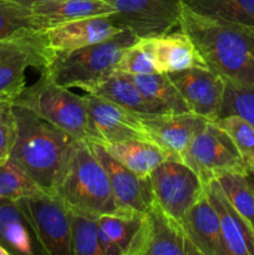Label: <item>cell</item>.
<instances>
[{"label":"cell","mask_w":254,"mask_h":255,"mask_svg":"<svg viewBox=\"0 0 254 255\" xmlns=\"http://www.w3.org/2000/svg\"><path fill=\"white\" fill-rule=\"evenodd\" d=\"M0 255H11V253L9 252V249H6L2 244H0Z\"/></svg>","instance_id":"cell-36"},{"label":"cell","mask_w":254,"mask_h":255,"mask_svg":"<svg viewBox=\"0 0 254 255\" xmlns=\"http://www.w3.org/2000/svg\"><path fill=\"white\" fill-rule=\"evenodd\" d=\"M99 218L74 213L71 216V255H104L100 243Z\"/></svg>","instance_id":"cell-29"},{"label":"cell","mask_w":254,"mask_h":255,"mask_svg":"<svg viewBox=\"0 0 254 255\" xmlns=\"http://www.w3.org/2000/svg\"><path fill=\"white\" fill-rule=\"evenodd\" d=\"M137 39L129 30H122L105 41L55 55L41 72L67 89L84 90L115 71L124 50Z\"/></svg>","instance_id":"cell-4"},{"label":"cell","mask_w":254,"mask_h":255,"mask_svg":"<svg viewBox=\"0 0 254 255\" xmlns=\"http://www.w3.org/2000/svg\"><path fill=\"white\" fill-rule=\"evenodd\" d=\"M32 233L16 202L0 199V244L12 254L36 253Z\"/></svg>","instance_id":"cell-25"},{"label":"cell","mask_w":254,"mask_h":255,"mask_svg":"<svg viewBox=\"0 0 254 255\" xmlns=\"http://www.w3.org/2000/svg\"><path fill=\"white\" fill-rule=\"evenodd\" d=\"M51 59L41 31L19 39L0 40V102L14 104L26 89V69L34 67L41 72Z\"/></svg>","instance_id":"cell-8"},{"label":"cell","mask_w":254,"mask_h":255,"mask_svg":"<svg viewBox=\"0 0 254 255\" xmlns=\"http://www.w3.org/2000/svg\"><path fill=\"white\" fill-rule=\"evenodd\" d=\"M178 26L209 70L224 81L254 86V32L196 14L184 5Z\"/></svg>","instance_id":"cell-1"},{"label":"cell","mask_w":254,"mask_h":255,"mask_svg":"<svg viewBox=\"0 0 254 255\" xmlns=\"http://www.w3.org/2000/svg\"><path fill=\"white\" fill-rule=\"evenodd\" d=\"M17 136L10 158L45 192L54 193L79 139L21 106H15Z\"/></svg>","instance_id":"cell-2"},{"label":"cell","mask_w":254,"mask_h":255,"mask_svg":"<svg viewBox=\"0 0 254 255\" xmlns=\"http://www.w3.org/2000/svg\"><path fill=\"white\" fill-rule=\"evenodd\" d=\"M181 222L154 202L142 213L141 226L128 255H197Z\"/></svg>","instance_id":"cell-11"},{"label":"cell","mask_w":254,"mask_h":255,"mask_svg":"<svg viewBox=\"0 0 254 255\" xmlns=\"http://www.w3.org/2000/svg\"><path fill=\"white\" fill-rule=\"evenodd\" d=\"M206 194L218 214L224 254L254 255V231L232 206L217 179L206 184Z\"/></svg>","instance_id":"cell-17"},{"label":"cell","mask_w":254,"mask_h":255,"mask_svg":"<svg viewBox=\"0 0 254 255\" xmlns=\"http://www.w3.org/2000/svg\"><path fill=\"white\" fill-rule=\"evenodd\" d=\"M115 7L110 15L122 30L137 37H153L179 25L182 0H109Z\"/></svg>","instance_id":"cell-10"},{"label":"cell","mask_w":254,"mask_h":255,"mask_svg":"<svg viewBox=\"0 0 254 255\" xmlns=\"http://www.w3.org/2000/svg\"><path fill=\"white\" fill-rule=\"evenodd\" d=\"M16 136L17 122L14 105L0 102V164L10 158Z\"/></svg>","instance_id":"cell-34"},{"label":"cell","mask_w":254,"mask_h":255,"mask_svg":"<svg viewBox=\"0 0 254 255\" xmlns=\"http://www.w3.org/2000/svg\"><path fill=\"white\" fill-rule=\"evenodd\" d=\"M152 57L159 74L181 71L189 67H207L191 37L182 31L148 37Z\"/></svg>","instance_id":"cell-19"},{"label":"cell","mask_w":254,"mask_h":255,"mask_svg":"<svg viewBox=\"0 0 254 255\" xmlns=\"http://www.w3.org/2000/svg\"><path fill=\"white\" fill-rule=\"evenodd\" d=\"M181 224L199 255H226L218 214L206 193L187 211Z\"/></svg>","instance_id":"cell-18"},{"label":"cell","mask_w":254,"mask_h":255,"mask_svg":"<svg viewBox=\"0 0 254 255\" xmlns=\"http://www.w3.org/2000/svg\"><path fill=\"white\" fill-rule=\"evenodd\" d=\"M110 15L84 17L51 26L41 31L46 50L52 57L105 41L121 32Z\"/></svg>","instance_id":"cell-16"},{"label":"cell","mask_w":254,"mask_h":255,"mask_svg":"<svg viewBox=\"0 0 254 255\" xmlns=\"http://www.w3.org/2000/svg\"><path fill=\"white\" fill-rule=\"evenodd\" d=\"M231 115L242 117L254 127V86L226 81L218 119Z\"/></svg>","instance_id":"cell-31"},{"label":"cell","mask_w":254,"mask_h":255,"mask_svg":"<svg viewBox=\"0 0 254 255\" xmlns=\"http://www.w3.org/2000/svg\"><path fill=\"white\" fill-rule=\"evenodd\" d=\"M42 31L30 7L0 0V40L19 39Z\"/></svg>","instance_id":"cell-28"},{"label":"cell","mask_w":254,"mask_h":255,"mask_svg":"<svg viewBox=\"0 0 254 255\" xmlns=\"http://www.w3.org/2000/svg\"><path fill=\"white\" fill-rule=\"evenodd\" d=\"M54 193L74 213L96 218L121 213L104 166L82 139L75 144Z\"/></svg>","instance_id":"cell-3"},{"label":"cell","mask_w":254,"mask_h":255,"mask_svg":"<svg viewBox=\"0 0 254 255\" xmlns=\"http://www.w3.org/2000/svg\"><path fill=\"white\" fill-rule=\"evenodd\" d=\"M9 1L16 2V4L22 5V6H26L31 9L32 6L37 4H41V2H47V1H54V0H9Z\"/></svg>","instance_id":"cell-35"},{"label":"cell","mask_w":254,"mask_h":255,"mask_svg":"<svg viewBox=\"0 0 254 255\" xmlns=\"http://www.w3.org/2000/svg\"><path fill=\"white\" fill-rule=\"evenodd\" d=\"M142 213L121 212L99 217L100 243L104 255H128L139 226Z\"/></svg>","instance_id":"cell-22"},{"label":"cell","mask_w":254,"mask_h":255,"mask_svg":"<svg viewBox=\"0 0 254 255\" xmlns=\"http://www.w3.org/2000/svg\"><path fill=\"white\" fill-rule=\"evenodd\" d=\"M40 251L49 255L70 254L72 212L57 194L40 192L16 201Z\"/></svg>","instance_id":"cell-6"},{"label":"cell","mask_w":254,"mask_h":255,"mask_svg":"<svg viewBox=\"0 0 254 255\" xmlns=\"http://www.w3.org/2000/svg\"><path fill=\"white\" fill-rule=\"evenodd\" d=\"M101 144L112 157L141 177H148L157 166L171 158L148 139H125Z\"/></svg>","instance_id":"cell-23"},{"label":"cell","mask_w":254,"mask_h":255,"mask_svg":"<svg viewBox=\"0 0 254 255\" xmlns=\"http://www.w3.org/2000/svg\"><path fill=\"white\" fill-rule=\"evenodd\" d=\"M228 201L254 231V181L248 173H224L217 178Z\"/></svg>","instance_id":"cell-27"},{"label":"cell","mask_w":254,"mask_h":255,"mask_svg":"<svg viewBox=\"0 0 254 255\" xmlns=\"http://www.w3.org/2000/svg\"><path fill=\"white\" fill-rule=\"evenodd\" d=\"M106 1H109V0H106Z\"/></svg>","instance_id":"cell-38"},{"label":"cell","mask_w":254,"mask_h":255,"mask_svg":"<svg viewBox=\"0 0 254 255\" xmlns=\"http://www.w3.org/2000/svg\"><path fill=\"white\" fill-rule=\"evenodd\" d=\"M129 76V75H128ZM139 91L166 114H186L189 111L178 89L167 74H148L129 76Z\"/></svg>","instance_id":"cell-26"},{"label":"cell","mask_w":254,"mask_h":255,"mask_svg":"<svg viewBox=\"0 0 254 255\" xmlns=\"http://www.w3.org/2000/svg\"><path fill=\"white\" fill-rule=\"evenodd\" d=\"M148 178L154 202L178 222L206 193V184L198 174L179 159H166Z\"/></svg>","instance_id":"cell-9"},{"label":"cell","mask_w":254,"mask_h":255,"mask_svg":"<svg viewBox=\"0 0 254 255\" xmlns=\"http://www.w3.org/2000/svg\"><path fill=\"white\" fill-rule=\"evenodd\" d=\"M248 174H249V176H251V178L254 181V168L248 169Z\"/></svg>","instance_id":"cell-37"},{"label":"cell","mask_w":254,"mask_h":255,"mask_svg":"<svg viewBox=\"0 0 254 255\" xmlns=\"http://www.w3.org/2000/svg\"><path fill=\"white\" fill-rule=\"evenodd\" d=\"M181 161L191 167L204 184L224 173H248L234 142L214 121L207 122L197 133Z\"/></svg>","instance_id":"cell-7"},{"label":"cell","mask_w":254,"mask_h":255,"mask_svg":"<svg viewBox=\"0 0 254 255\" xmlns=\"http://www.w3.org/2000/svg\"><path fill=\"white\" fill-rule=\"evenodd\" d=\"M139 117L148 141L163 149L171 158L179 161L192 139L208 122L193 112L139 115Z\"/></svg>","instance_id":"cell-15"},{"label":"cell","mask_w":254,"mask_h":255,"mask_svg":"<svg viewBox=\"0 0 254 255\" xmlns=\"http://www.w3.org/2000/svg\"><path fill=\"white\" fill-rule=\"evenodd\" d=\"M168 77L178 89L189 111L208 121L219 117L226 81L208 67H189L169 72Z\"/></svg>","instance_id":"cell-14"},{"label":"cell","mask_w":254,"mask_h":255,"mask_svg":"<svg viewBox=\"0 0 254 255\" xmlns=\"http://www.w3.org/2000/svg\"><path fill=\"white\" fill-rule=\"evenodd\" d=\"M191 11L254 32V0H182Z\"/></svg>","instance_id":"cell-24"},{"label":"cell","mask_w":254,"mask_h":255,"mask_svg":"<svg viewBox=\"0 0 254 255\" xmlns=\"http://www.w3.org/2000/svg\"><path fill=\"white\" fill-rule=\"evenodd\" d=\"M87 143L106 171L120 211L144 213L154 203L148 177H141L127 168L112 157L99 142L87 141Z\"/></svg>","instance_id":"cell-13"},{"label":"cell","mask_w":254,"mask_h":255,"mask_svg":"<svg viewBox=\"0 0 254 255\" xmlns=\"http://www.w3.org/2000/svg\"><path fill=\"white\" fill-rule=\"evenodd\" d=\"M12 105L30 110L75 138L89 139V112L85 96L56 84L42 72L40 79L26 86Z\"/></svg>","instance_id":"cell-5"},{"label":"cell","mask_w":254,"mask_h":255,"mask_svg":"<svg viewBox=\"0 0 254 255\" xmlns=\"http://www.w3.org/2000/svg\"><path fill=\"white\" fill-rule=\"evenodd\" d=\"M214 122L221 126L234 142L246 163L247 171L254 168V127L236 115L221 117Z\"/></svg>","instance_id":"cell-33"},{"label":"cell","mask_w":254,"mask_h":255,"mask_svg":"<svg viewBox=\"0 0 254 255\" xmlns=\"http://www.w3.org/2000/svg\"><path fill=\"white\" fill-rule=\"evenodd\" d=\"M31 10L42 30L72 20L115 12V7L106 0H54L35 5Z\"/></svg>","instance_id":"cell-21"},{"label":"cell","mask_w":254,"mask_h":255,"mask_svg":"<svg viewBox=\"0 0 254 255\" xmlns=\"http://www.w3.org/2000/svg\"><path fill=\"white\" fill-rule=\"evenodd\" d=\"M116 70L129 76L158 72L152 57L148 37H139L127 46L117 62Z\"/></svg>","instance_id":"cell-32"},{"label":"cell","mask_w":254,"mask_h":255,"mask_svg":"<svg viewBox=\"0 0 254 255\" xmlns=\"http://www.w3.org/2000/svg\"><path fill=\"white\" fill-rule=\"evenodd\" d=\"M89 112V139L109 143L125 139H148L138 114L128 111L116 104L85 95Z\"/></svg>","instance_id":"cell-12"},{"label":"cell","mask_w":254,"mask_h":255,"mask_svg":"<svg viewBox=\"0 0 254 255\" xmlns=\"http://www.w3.org/2000/svg\"><path fill=\"white\" fill-rule=\"evenodd\" d=\"M44 192L11 158L0 164V199L19 201Z\"/></svg>","instance_id":"cell-30"},{"label":"cell","mask_w":254,"mask_h":255,"mask_svg":"<svg viewBox=\"0 0 254 255\" xmlns=\"http://www.w3.org/2000/svg\"><path fill=\"white\" fill-rule=\"evenodd\" d=\"M86 94L101 97L138 115L166 114L161 107L149 101L128 75L117 70L84 89Z\"/></svg>","instance_id":"cell-20"}]
</instances>
